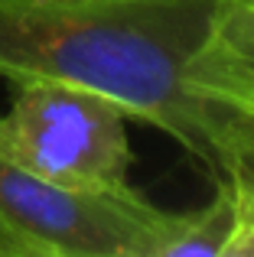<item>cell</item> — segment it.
<instances>
[{
    "mask_svg": "<svg viewBox=\"0 0 254 257\" xmlns=\"http://www.w3.org/2000/svg\"><path fill=\"white\" fill-rule=\"evenodd\" d=\"M222 0H0V78L65 82L170 134L212 182L254 163V124L186 88Z\"/></svg>",
    "mask_w": 254,
    "mask_h": 257,
    "instance_id": "1",
    "label": "cell"
},
{
    "mask_svg": "<svg viewBox=\"0 0 254 257\" xmlns=\"http://www.w3.org/2000/svg\"><path fill=\"white\" fill-rule=\"evenodd\" d=\"M183 212L137 189H75L43 179L0 150V221L36 257H166Z\"/></svg>",
    "mask_w": 254,
    "mask_h": 257,
    "instance_id": "2",
    "label": "cell"
},
{
    "mask_svg": "<svg viewBox=\"0 0 254 257\" xmlns=\"http://www.w3.org/2000/svg\"><path fill=\"white\" fill-rule=\"evenodd\" d=\"M127 114L111 98L65 82H13L0 150L30 173L75 189H124L134 166Z\"/></svg>",
    "mask_w": 254,
    "mask_h": 257,
    "instance_id": "3",
    "label": "cell"
},
{
    "mask_svg": "<svg viewBox=\"0 0 254 257\" xmlns=\"http://www.w3.org/2000/svg\"><path fill=\"white\" fill-rule=\"evenodd\" d=\"M186 88L254 124V10L222 0L186 69Z\"/></svg>",
    "mask_w": 254,
    "mask_h": 257,
    "instance_id": "4",
    "label": "cell"
},
{
    "mask_svg": "<svg viewBox=\"0 0 254 257\" xmlns=\"http://www.w3.org/2000/svg\"><path fill=\"white\" fill-rule=\"evenodd\" d=\"M238 221V195L231 182H215V195L209 205L196 212H183L166 257H222L231 228Z\"/></svg>",
    "mask_w": 254,
    "mask_h": 257,
    "instance_id": "5",
    "label": "cell"
},
{
    "mask_svg": "<svg viewBox=\"0 0 254 257\" xmlns=\"http://www.w3.org/2000/svg\"><path fill=\"white\" fill-rule=\"evenodd\" d=\"M231 189H235V195H238V208L254 221V163L238 176V179H231Z\"/></svg>",
    "mask_w": 254,
    "mask_h": 257,
    "instance_id": "6",
    "label": "cell"
},
{
    "mask_svg": "<svg viewBox=\"0 0 254 257\" xmlns=\"http://www.w3.org/2000/svg\"><path fill=\"white\" fill-rule=\"evenodd\" d=\"M0 257H36V251H33L13 228H7L4 221H0Z\"/></svg>",
    "mask_w": 254,
    "mask_h": 257,
    "instance_id": "7",
    "label": "cell"
},
{
    "mask_svg": "<svg viewBox=\"0 0 254 257\" xmlns=\"http://www.w3.org/2000/svg\"><path fill=\"white\" fill-rule=\"evenodd\" d=\"M238 4H244V7H248V10H254V0H238Z\"/></svg>",
    "mask_w": 254,
    "mask_h": 257,
    "instance_id": "8",
    "label": "cell"
}]
</instances>
